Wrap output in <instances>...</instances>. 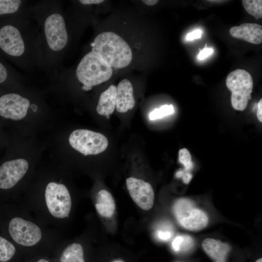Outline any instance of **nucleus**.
<instances>
[{"instance_id": "nucleus-20", "label": "nucleus", "mask_w": 262, "mask_h": 262, "mask_svg": "<svg viewBox=\"0 0 262 262\" xmlns=\"http://www.w3.org/2000/svg\"><path fill=\"white\" fill-rule=\"evenodd\" d=\"M29 3L24 0H0V16L15 17L28 13Z\"/></svg>"}, {"instance_id": "nucleus-6", "label": "nucleus", "mask_w": 262, "mask_h": 262, "mask_svg": "<svg viewBox=\"0 0 262 262\" xmlns=\"http://www.w3.org/2000/svg\"><path fill=\"white\" fill-rule=\"evenodd\" d=\"M112 74V67L94 51L84 55L75 71L76 79L83 91H90L93 87L107 81Z\"/></svg>"}, {"instance_id": "nucleus-21", "label": "nucleus", "mask_w": 262, "mask_h": 262, "mask_svg": "<svg viewBox=\"0 0 262 262\" xmlns=\"http://www.w3.org/2000/svg\"><path fill=\"white\" fill-rule=\"evenodd\" d=\"M24 256L16 245L0 235V262H21Z\"/></svg>"}, {"instance_id": "nucleus-12", "label": "nucleus", "mask_w": 262, "mask_h": 262, "mask_svg": "<svg viewBox=\"0 0 262 262\" xmlns=\"http://www.w3.org/2000/svg\"><path fill=\"white\" fill-rule=\"evenodd\" d=\"M126 185L133 201L142 209L147 211L154 204V192L151 185L143 180L130 177Z\"/></svg>"}, {"instance_id": "nucleus-16", "label": "nucleus", "mask_w": 262, "mask_h": 262, "mask_svg": "<svg viewBox=\"0 0 262 262\" xmlns=\"http://www.w3.org/2000/svg\"><path fill=\"white\" fill-rule=\"evenodd\" d=\"M205 253L214 262H226L230 246L228 244L212 238H206L202 243Z\"/></svg>"}, {"instance_id": "nucleus-10", "label": "nucleus", "mask_w": 262, "mask_h": 262, "mask_svg": "<svg viewBox=\"0 0 262 262\" xmlns=\"http://www.w3.org/2000/svg\"><path fill=\"white\" fill-rule=\"evenodd\" d=\"M172 211L180 225L187 230H199L208 224L209 219L206 213L197 208L189 199L181 198L176 200Z\"/></svg>"}, {"instance_id": "nucleus-30", "label": "nucleus", "mask_w": 262, "mask_h": 262, "mask_svg": "<svg viewBox=\"0 0 262 262\" xmlns=\"http://www.w3.org/2000/svg\"><path fill=\"white\" fill-rule=\"evenodd\" d=\"M142 1L147 5L152 6L157 4L159 0H143Z\"/></svg>"}, {"instance_id": "nucleus-27", "label": "nucleus", "mask_w": 262, "mask_h": 262, "mask_svg": "<svg viewBox=\"0 0 262 262\" xmlns=\"http://www.w3.org/2000/svg\"><path fill=\"white\" fill-rule=\"evenodd\" d=\"M202 33V32L201 30L196 29L188 33L186 36V40L187 41H192L195 39L200 38Z\"/></svg>"}, {"instance_id": "nucleus-5", "label": "nucleus", "mask_w": 262, "mask_h": 262, "mask_svg": "<svg viewBox=\"0 0 262 262\" xmlns=\"http://www.w3.org/2000/svg\"><path fill=\"white\" fill-rule=\"evenodd\" d=\"M90 46L91 51L97 52L112 67L124 68L131 62L132 54L130 46L115 33L106 32L99 33Z\"/></svg>"}, {"instance_id": "nucleus-4", "label": "nucleus", "mask_w": 262, "mask_h": 262, "mask_svg": "<svg viewBox=\"0 0 262 262\" xmlns=\"http://www.w3.org/2000/svg\"><path fill=\"white\" fill-rule=\"evenodd\" d=\"M46 107L43 99L27 88L0 93V119L16 122L42 112Z\"/></svg>"}, {"instance_id": "nucleus-28", "label": "nucleus", "mask_w": 262, "mask_h": 262, "mask_svg": "<svg viewBox=\"0 0 262 262\" xmlns=\"http://www.w3.org/2000/svg\"><path fill=\"white\" fill-rule=\"evenodd\" d=\"M258 109L256 115L260 122H262V99H261L258 103Z\"/></svg>"}, {"instance_id": "nucleus-9", "label": "nucleus", "mask_w": 262, "mask_h": 262, "mask_svg": "<svg viewBox=\"0 0 262 262\" xmlns=\"http://www.w3.org/2000/svg\"><path fill=\"white\" fill-rule=\"evenodd\" d=\"M70 146L84 156L94 155L104 151L108 140L103 134L87 129H77L68 138Z\"/></svg>"}, {"instance_id": "nucleus-13", "label": "nucleus", "mask_w": 262, "mask_h": 262, "mask_svg": "<svg viewBox=\"0 0 262 262\" xmlns=\"http://www.w3.org/2000/svg\"><path fill=\"white\" fill-rule=\"evenodd\" d=\"M49 255L55 262H86L84 248L77 242L65 246L57 244Z\"/></svg>"}, {"instance_id": "nucleus-1", "label": "nucleus", "mask_w": 262, "mask_h": 262, "mask_svg": "<svg viewBox=\"0 0 262 262\" xmlns=\"http://www.w3.org/2000/svg\"><path fill=\"white\" fill-rule=\"evenodd\" d=\"M29 12L39 32L41 68L52 76L60 71L70 40L69 29L61 1H37L30 5Z\"/></svg>"}, {"instance_id": "nucleus-23", "label": "nucleus", "mask_w": 262, "mask_h": 262, "mask_svg": "<svg viewBox=\"0 0 262 262\" xmlns=\"http://www.w3.org/2000/svg\"><path fill=\"white\" fill-rule=\"evenodd\" d=\"M174 112V109L172 105L165 104L151 112L149 115V118L150 120H154L171 115Z\"/></svg>"}, {"instance_id": "nucleus-34", "label": "nucleus", "mask_w": 262, "mask_h": 262, "mask_svg": "<svg viewBox=\"0 0 262 262\" xmlns=\"http://www.w3.org/2000/svg\"><path fill=\"white\" fill-rule=\"evenodd\" d=\"M110 262H125L124 261L120 260V259H117V260H115L113 261H111Z\"/></svg>"}, {"instance_id": "nucleus-22", "label": "nucleus", "mask_w": 262, "mask_h": 262, "mask_svg": "<svg viewBox=\"0 0 262 262\" xmlns=\"http://www.w3.org/2000/svg\"><path fill=\"white\" fill-rule=\"evenodd\" d=\"M243 5L246 11L256 19L262 17V0H243Z\"/></svg>"}, {"instance_id": "nucleus-8", "label": "nucleus", "mask_w": 262, "mask_h": 262, "mask_svg": "<svg viewBox=\"0 0 262 262\" xmlns=\"http://www.w3.org/2000/svg\"><path fill=\"white\" fill-rule=\"evenodd\" d=\"M228 88L231 92V102L236 110L243 111L251 98L253 82L250 74L242 69L230 72L226 81Z\"/></svg>"}, {"instance_id": "nucleus-24", "label": "nucleus", "mask_w": 262, "mask_h": 262, "mask_svg": "<svg viewBox=\"0 0 262 262\" xmlns=\"http://www.w3.org/2000/svg\"><path fill=\"white\" fill-rule=\"evenodd\" d=\"M191 155L189 150L186 148H182L179 152V160L185 167L188 169L192 166Z\"/></svg>"}, {"instance_id": "nucleus-31", "label": "nucleus", "mask_w": 262, "mask_h": 262, "mask_svg": "<svg viewBox=\"0 0 262 262\" xmlns=\"http://www.w3.org/2000/svg\"><path fill=\"white\" fill-rule=\"evenodd\" d=\"M192 178V175L190 173H186L183 177V181L184 183H188Z\"/></svg>"}, {"instance_id": "nucleus-14", "label": "nucleus", "mask_w": 262, "mask_h": 262, "mask_svg": "<svg viewBox=\"0 0 262 262\" xmlns=\"http://www.w3.org/2000/svg\"><path fill=\"white\" fill-rule=\"evenodd\" d=\"M229 33L234 38L252 44L262 42V26L256 23H246L233 26L229 29Z\"/></svg>"}, {"instance_id": "nucleus-17", "label": "nucleus", "mask_w": 262, "mask_h": 262, "mask_svg": "<svg viewBox=\"0 0 262 262\" xmlns=\"http://www.w3.org/2000/svg\"><path fill=\"white\" fill-rule=\"evenodd\" d=\"M116 92L117 87L111 85L100 94L96 107L98 115L109 118L115 107Z\"/></svg>"}, {"instance_id": "nucleus-19", "label": "nucleus", "mask_w": 262, "mask_h": 262, "mask_svg": "<svg viewBox=\"0 0 262 262\" xmlns=\"http://www.w3.org/2000/svg\"><path fill=\"white\" fill-rule=\"evenodd\" d=\"M95 207L101 216L110 218L114 214L115 210V199L108 191L101 190L98 193Z\"/></svg>"}, {"instance_id": "nucleus-35", "label": "nucleus", "mask_w": 262, "mask_h": 262, "mask_svg": "<svg viewBox=\"0 0 262 262\" xmlns=\"http://www.w3.org/2000/svg\"><path fill=\"white\" fill-rule=\"evenodd\" d=\"M4 140V139L2 138V134H1V131H0V144L3 142V141Z\"/></svg>"}, {"instance_id": "nucleus-36", "label": "nucleus", "mask_w": 262, "mask_h": 262, "mask_svg": "<svg viewBox=\"0 0 262 262\" xmlns=\"http://www.w3.org/2000/svg\"><path fill=\"white\" fill-rule=\"evenodd\" d=\"M255 262H262V258H260L257 260Z\"/></svg>"}, {"instance_id": "nucleus-11", "label": "nucleus", "mask_w": 262, "mask_h": 262, "mask_svg": "<svg viewBox=\"0 0 262 262\" xmlns=\"http://www.w3.org/2000/svg\"><path fill=\"white\" fill-rule=\"evenodd\" d=\"M29 161L23 158L10 157L0 164V190H12L19 184L29 171Z\"/></svg>"}, {"instance_id": "nucleus-26", "label": "nucleus", "mask_w": 262, "mask_h": 262, "mask_svg": "<svg viewBox=\"0 0 262 262\" xmlns=\"http://www.w3.org/2000/svg\"><path fill=\"white\" fill-rule=\"evenodd\" d=\"M213 52V48H207L206 45L204 49L200 50L197 55V58L199 60H203L211 55Z\"/></svg>"}, {"instance_id": "nucleus-7", "label": "nucleus", "mask_w": 262, "mask_h": 262, "mask_svg": "<svg viewBox=\"0 0 262 262\" xmlns=\"http://www.w3.org/2000/svg\"><path fill=\"white\" fill-rule=\"evenodd\" d=\"M42 195V204L49 217L56 221L67 218L72 209V198L67 186L60 181L46 183Z\"/></svg>"}, {"instance_id": "nucleus-29", "label": "nucleus", "mask_w": 262, "mask_h": 262, "mask_svg": "<svg viewBox=\"0 0 262 262\" xmlns=\"http://www.w3.org/2000/svg\"><path fill=\"white\" fill-rule=\"evenodd\" d=\"M80 1L86 4H97L103 2V0H80Z\"/></svg>"}, {"instance_id": "nucleus-25", "label": "nucleus", "mask_w": 262, "mask_h": 262, "mask_svg": "<svg viewBox=\"0 0 262 262\" xmlns=\"http://www.w3.org/2000/svg\"><path fill=\"white\" fill-rule=\"evenodd\" d=\"M21 262H55L49 254H42L24 258Z\"/></svg>"}, {"instance_id": "nucleus-33", "label": "nucleus", "mask_w": 262, "mask_h": 262, "mask_svg": "<svg viewBox=\"0 0 262 262\" xmlns=\"http://www.w3.org/2000/svg\"><path fill=\"white\" fill-rule=\"evenodd\" d=\"M161 234H162V236H163V237H162V238L165 239L167 238L166 236L169 237V235H167V233H162Z\"/></svg>"}, {"instance_id": "nucleus-32", "label": "nucleus", "mask_w": 262, "mask_h": 262, "mask_svg": "<svg viewBox=\"0 0 262 262\" xmlns=\"http://www.w3.org/2000/svg\"><path fill=\"white\" fill-rule=\"evenodd\" d=\"M182 238L181 237H177L174 242H173V245L175 248H177L178 247V245L181 242Z\"/></svg>"}, {"instance_id": "nucleus-15", "label": "nucleus", "mask_w": 262, "mask_h": 262, "mask_svg": "<svg viewBox=\"0 0 262 262\" xmlns=\"http://www.w3.org/2000/svg\"><path fill=\"white\" fill-rule=\"evenodd\" d=\"M133 87L131 82L124 79L117 86L116 109L117 112L124 113L133 108L135 99L133 94Z\"/></svg>"}, {"instance_id": "nucleus-2", "label": "nucleus", "mask_w": 262, "mask_h": 262, "mask_svg": "<svg viewBox=\"0 0 262 262\" xmlns=\"http://www.w3.org/2000/svg\"><path fill=\"white\" fill-rule=\"evenodd\" d=\"M8 21L0 27V50L25 71L41 68L39 34L30 12Z\"/></svg>"}, {"instance_id": "nucleus-18", "label": "nucleus", "mask_w": 262, "mask_h": 262, "mask_svg": "<svg viewBox=\"0 0 262 262\" xmlns=\"http://www.w3.org/2000/svg\"><path fill=\"white\" fill-rule=\"evenodd\" d=\"M25 79L16 71H12L0 60V85L8 86L11 90L25 88Z\"/></svg>"}, {"instance_id": "nucleus-3", "label": "nucleus", "mask_w": 262, "mask_h": 262, "mask_svg": "<svg viewBox=\"0 0 262 262\" xmlns=\"http://www.w3.org/2000/svg\"><path fill=\"white\" fill-rule=\"evenodd\" d=\"M43 229L35 221L22 216L12 217L8 224L9 234L22 252L24 259L39 255H49L53 249V246L43 241Z\"/></svg>"}]
</instances>
